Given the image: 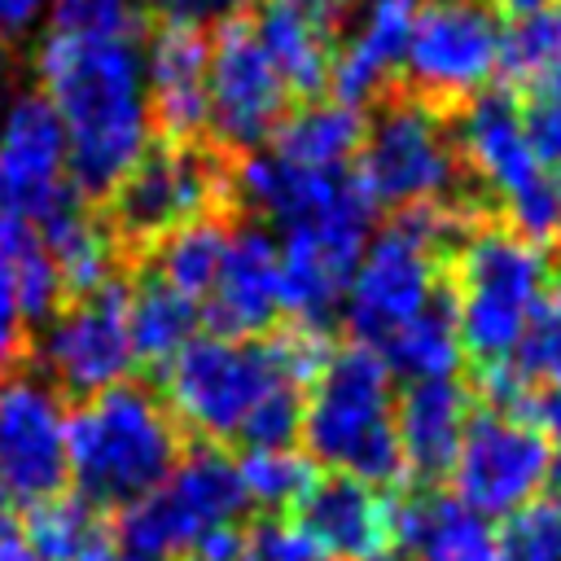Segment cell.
Masks as SVG:
<instances>
[{
	"label": "cell",
	"instance_id": "obj_1",
	"mask_svg": "<svg viewBox=\"0 0 561 561\" xmlns=\"http://www.w3.org/2000/svg\"><path fill=\"white\" fill-rule=\"evenodd\" d=\"M39 83L66 131L70 188L110 197L149 149V88L136 39L48 35Z\"/></svg>",
	"mask_w": 561,
	"mask_h": 561
},
{
	"label": "cell",
	"instance_id": "obj_2",
	"mask_svg": "<svg viewBox=\"0 0 561 561\" xmlns=\"http://www.w3.org/2000/svg\"><path fill=\"white\" fill-rule=\"evenodd\" d=\"M324 329L289 324L276 337H193L171 368L167 408L175 425L210 443H241L254 416L285 390H307L329 359Z\"/></svg>",
	"mask_w": 561,
	"mask_h": 561
},
{
	"label": "cell",
	"instance_id": "obj_3",
	"mask_svg": "<svg viewBox=\"0 0 561 561\" xmlns=\"http://www.w3.org/2000/svg\"><path fill=\"white\" fill-rule=\"evenodd\" d=\"M66 456L75 500L96 513H123L171 478L184 460V438L149 386L118 381L70 412Z\"/></svg>",
	"mask_w": 561,
	"mask_h": 561
},
{
	"label": "cell",
	"instance_id": "obj_4",
	"mask_svg": "<svg viewBox=\"0 0 561 561\" xmlns=\"http://www.w3.org/2000/svg\"><path fill=\"white\" fill-rule=\"evenodd\" d=\"M390 373L368 346H342L324 359L302 399L307 460L342 478L386 486L403 478L399 430H394V390Z\"/></svg>",
	"mask_w": 561,
	"mask_h": 561
},
{
	"label": "cell",
	"instance_id": "obj_5",
	"mask_svg": "<svg viewBox=\"0 0 561 561\" xmlns=\"http://www.w3.org/2000/svg\"><path fill=\"white\" fill-rule=\"evenodd\" d=\"M456 329L460 351L478 364V373L508 368L548 302L552 263L548 250L526 241L513 228H478L460 241L451 267Z\"/></svg>",
	"mask_w": 561,
	"mask_h": 561
},
{
	"label": "cell",
	"instance_id": "obj_6",
	"mask_svg": "<svg viewBox=\"0 0 561 561\" xmlns=\"http://www.w3.org/2000/svg\"><path fill=\"white\" fill-rule=\"evenodd\" d=\"M465 215L451 206L394 210L364 245L359 267L342 294V320L355 346L377 351L394 329L421 316L447 285V245L460 237Z\"/></svg>",
	"mask_w": 561,
	"mask_h": 561
},
{
	"label": "cell",
	"instance_id": "obj_7",
	"mask_svg": "<svg viewBox=\"0 0 561 561\" xmlns=\"http://www.w3.org/2000/svg\"><path fill=\"white\" fill-rule=\"evenodd\" d=\"M250 508L237 460L219 447H197L158 491L118 513L110 526L114 561H188L206 535L237 526Z\"/></svg>",
	"mask_w": 561,
	"mask_h": 561
},
{
	"label": "cell",
	"instance_id": "obj_8",
	"mask_svg": "<svg viewBox=\"0 0 561 561\" xmlns=\"http://www.w3.org/2000/svg\"><path fill=\"white\" fill-rule=\"evenodd\" d=\"M460 167L465 162L443 105L416 92H390L377 101V114L364 123V140L355 149V184L373 210L438 206L456 188Z\"/></svg>",
	"mask_w": 561,
	"mask_h": 561
},
{
	"label": "cell",
	"instance_id": "obj_9",
	"mask_svg": "<svg viewBox=\"0 0 561 561\" xmlns=\"http://www.w3.org/2000/svg\"><path fill=\"white\" fill-rule=\"evenodd\" d=\"M224 188L228 171L210 149H202V140H158L110 193L114 237L131 245H158L175 228L206 219Z\"/></svg>",
	"mask_w": 561,
	"mask_h": 561
},
{
	"label": "cell",
	"instance_id": "obj_10",
	"mask_svg": "<svg viewBox=\"0 0 561 561\" xmlns=\"http://www.w3.org/2000/svg\"><path fill=\"white\" fill-rule=\"evenodd\" d=\"M557 469V447L522 416L500 408L469 412L456 465L447 473L451 495L478 517H513L543 495Z\"/></svg>",
	"mask_w": 561,
	"mask_h": 561
},
{
	"label": "cell",
	"instance_id": "obj_11",
	"mask_svg": "<svg viewBox=\"0 0 561 561\" xmlns=\"http://www.w3.org/2000/svg\"><path fill=\"white\" fill-rule=\"evenodd\" d=\"M289 83L254 35V22L228 18L210 35L206 66V131L219 149L250 153L285 123Z\"/></svg>",
	"mask_w": 561,
	"mask_h": 561
},
{
	"label": "cell",
	"instance_id": "obj_12",
	"mask_svg": "<svg viewBox=\"0 0 561 561\" xmlns=\"http://www.w3.org/2000/svg\"><path fill=\"white\" fill-rule=\"evenodd\" d=\"M373 215L377 210L359 188L351 202L298 228H285V241L276 245L280 250V311H289L294 324L324 329V320L342 307V294L373 237L368 232Z\"/></svg>",
	"mask_w": 561,
	"mask_h": 561
},
{
	"label": "cell",
	"instance_id": "obj_13",
	"mask_svg": "<svg viewBox=\"0 0 561 561\" xmlns=\"http://www.w3.org/2000/svg\"><path fill=\"white\" fill-rule=\"evenodd\" d=\"M66 408L53 386L26 373L0 377V500L9 504H48L66 495L70 456H66Z\"/></svg>",
	"mask_w": 561,
	"mask_h": 561
},
{
	"label": "cell",
	"instance_id": "obj_14",
	"mask_svg": "<svg viewBox=\"0 0 561 561\" xmlns=\"http://www.w3.org/2000/svg\"><path fill=\"white\" fill-rule=\"evenodd\" d=\"M500 66V22L482 0H430L408 35L403 70L425 101L478 96Z\"/></svg>",
	"mask_w": 561,
	"mask_h": 561
},
{
	"label": "cell",
	"instance_id": "obj_15",
	"mask_svg": "<svg viewBox=\"0 0 561 561\" xmlns=\"http://www.w3.org/2000/svg\"><path fill=\"white\" fill-rule=\"evenodd\" d=\"M39 359L70 394H101L127 381L136 355L127 333V285L110 280L96 294L70 298L39 337Z\"/></svg>",
	"mask_w": 561,
	"mask_h": 561
},
{
	"label": "cell",
	"instance_id": "obj_16",
	"mask_svg": "<svg viewBox=\"0 0 561 561\" xmlns=\"http://www.w3.org/2000/svg\"><path fill=\"white\" fill-rule=\"evenodd\" d=\"M79 197L66 171V131L44 92H18L0 114V219L39 224Z\"/></svg>",
	"mask_w": 561,
	"mask_h": 561
},
{
	"label": "cell",
	"instance_id": "obj_17",
	"mask_svg": "<svg viewBox=\"0 0 561 561\" xmlns=\"http://www.w3.org/2000/svg\"><path fill=\"white\" fill-rule=\"evenodd\" d=\"M289 522L329 561H381L394 548V500L355 478H316Z\"/></svg>",
	"mask_w": 561,
	"mask_h": 561
},
{
	"label": "cell",
	"instance_id": "obj_18",
	"mask_svg": "<svg viewBox=\"0 0 561 561\" xmlns=\"http://www.w3.org/2000/svg\"><path fill=\"white\" fill-rule=\"evenodd\" d=\"M210 333L219 337H259L280 316V250L267 228L241 224L228 232L224 263L206 294Z\"/></svg>",
	"mask_w": 561,
	"mask_h": 561
},
{
	"label": "cell",
	"instance_id": "obj_19",
	"mask_svg": "<svg viewBox=\"0 0 561 561\" xmlns=\"http://www.w3.org/2000/svg\"><path fill=\"white\" fill-rule=\"evenodd\" d=\"M140 57H145V88H149V123H158L162 140L193 145L206 131L210 35L202 26L162 22Z\"/></svg>",
	"mask_w": 561,
	"mask_h": 561
},
{
	"label": "cell",
	"instance_id": "obj_20",
	"mask_svg": "<svg viewBox=\"0 0 561 561\" xmlns=\"http://www.w3.org/2000/svg\"><path fill=\"white\" fill-rule=\"evenodd\" d=\"M469 412H473V399L456 377L403 386V394L394 399L403 478H412L416 486L443 482L451 473V465H456Z\"/></svg>",
	"mask_w": 561,
	"mask_h": 561
},
{
	"label": "cell",
	"instance_id": "obj_21",
	"mask_svg": "<svg viewBox=\"0 0 561 561\" xmlns=\"http://www.w3.org/2000/svg\"><path fill=\"white\" fill-rule=\"evenodd\" d=\"M456 153L460 162L473 167V175L500 197V206H508L522 188H530L539 180V162L526 145V127H522V105L513 101V92H478L469 96L460 123H456Z\"/></svg>",
	"mask_w": 561,
	"mask_h": 561
},
{
	"label": "cell",
	"instance_id": "obj_22",
	"mask_svg": "<svg viewBox=\"0 0 561 561\" xmlns=\"http://www.w3.org/2000/svg\"><path fill=\"white\" fill-rule=\"evenodd\" d=\"M394 543H403L412 561H504L500 530L438 486H416L394 500Z\"/></svg>",
	"mask_w": 561,
	"mask_h": 561
},
{
	"label": "cell",
	"instance_id": "obj_23",
	"mask_svg": "<svg viewBox=\"0 0 561 561\" xmlns=\"http://www.w3.org/2000/svg\"><path fill=\"white\" fill-rule=\"evenodd\" d=\"M416 13H421V0H364V13L355 22L346 48H337L333 70H329V88H333L337 105L359 110L368 96H377L386 88L390 70L408 53Z\"/></svg>",
	"mask_w": 561,
	"mask_h": 561
},
{
	"label": "cell",
	"instance_id": "obj_24",
	"mask_svg": "<svg viewBox=\"0 0 561 561\" xmlns=\"http://www.w3.org/2000/svg\"><path fill=\"white\" fill-rule=\"evenodd\" d=\"M35 232H39L44 250L57 263L66 298L96 294L101 285L114 280V254H118L114 250V232L83 210V197L61 202L53 215H44L35 224Z\"/></svg>",
	"mask_w": 561,
	"mask_h": 561
},
{
	"label": "cell",
	"instance_id": "obj_25",
	"mask_svg": "<svg viewBox=\"0 0 561 561\" xmlns=\"http://www.w3.org/2000/svg\"><path fill=\"white\" fill-rule=\"evenodd\" d=\"M377 359L386 364L390 377H403L408 386L412 381H443L460 368L465 351H460V329H456V298H451V285L438 289V298L412 316L403 329H394L381 346H377Z\"/></svg>",
	"mask_w": 561,
	"mask_h": 561
},
{
	"label": "cell",
	"instance_id": "obj_26",
	"mask_svg": "<svg viewBox=\"0 0 561 561\" xmlns=\"http://www.w3.org/2000/svg\"><path fill=\"white\" fill-rule=\"evenodd\" d=\"M197 320H202V307L193 298H184L180 289H171L167 280H158L153 272L140 276L136 289H127L131 355L145 368L167 373L171 359L197 337Z\"/></svg>",
	"mask_w": 561,
	"mask_h": 561
},
{
	"label": "cell",
	"instance_id": "obj_27",
	"mask_svg": "<svg viewBox=\"0 0 561 561\" xmlns=\"http://www.w3.org/2000/svg\"><path fill=\"white\" fill-rule=\"evenodd\" d=\"M276 153L298 162V167H316V171H337L346 167V158H355L359 140H364V118L351 105L337 101H311L294 114H285V123L272 136Z\"/></svg>",
	"mask_w": 561,
	"mask_h": 561
},
{
	"label": "cell",
	"instance_id": "obj_28",
	"mask_svg": "<svg viewBox=\"0 0 561 561\" xmlns=\"http://www.w3.org/2000/svg\"><path fill=\"white\" fill-rule=\"evenodd\" d=\"M26 535L44 561H114L110 526L75 495H57L26 513Z\"/></svg>",
	"mask_w": 561,
	"mask_h": 561
},
{
	"label": "cell",
	"instance_id": "obj_29",
	"mask_svg": "<svg viewBox=\"0 0 561 561\" xmlns=\"http://www.w3.org/2000/svg\"><path fill=\"white\" fill-rule=\"evenodd\" d=\"M228 224L206 215L197 224L175 228L171 237H162L153 245V276L167 280L171 289H180L184 298H206L215 285V272L224 263V245H228Z\"/></svg>",
	"mask_w": 561,
	"mask_h": 561
},
{
	"label": "cell",
	"instance_id": "obj_30",
	"mask_svg": "<svg viewBox=\"0 0 561 561\" xmlns=\"http://www.w3.org/2000/svg\"><path fill=\"white\" fill-rule=\"evenodd\" d=\"M0 254L13 272V289H18V307H22V320L26 324H39V320H53L66 302V289H61V276H57V263L53 254L44 250L35 224H22V219H0Z\"/></svg>",
	"mask_w": 561,
	"mask_h": 561
},
{
	"label": "cell",
	"instance_id": "obj_31",
	"mask_svg": "<svg viewBox=\"0 0 561 561\" xmlns=\"http://www.w3.org/2000/svg\"><path fill=\"white\" fill-rule=\"evenodd\" d=\"M237 469H241L250 504H259L267 517H289L316 482V465L294 447H285V451H241Z\"/></svg>",
	"mask_w": 561,
	"mask_h": 561
},
{
	"label": "cell",
	"instance_id": "obj_32",
	"mask_svg": "<svg viewBox=\"0 0 561 561\" xmlns=\"http://www.w3.org/2000/svg\"><path fill=\"white\" fill-rule=\"evenodd\" d=\"M561 53V4H548L539 13L513 18L508 31H500V75L508 83H539L543 70Z\"/></svg>",
	"mask_w": 561,
	"mask_h": 561
},
{
	"label": "cell",
	"instance_id": "obj_33",
	"mask_svg": "<svg viewBox=\"0 0 561 561\" xmlns=\"http://www.w3.org/2000/svg\"><path fill=\"white\" fill-rule=\"evenodd\" d=\"M500 552L504 561H561V486L504 517Z\"/></svg>",
	"mask_w": 561,
	"mask_h": 561
},
{
	"label": "cell",
	"instance_id": "obj_34",
	"mask_svg": "<svg viewBox=\"0 0 561 561\" xmlns=\"http://www.w3.org/2000/svg\"><path fill=\"white\" fill-rule=\"evenodd\" d=\"M53 35L131 39L140 26V0H48Z\"/></svg>",
	"mask_w": 561,
	"mask_h": 561
},
{
	"label": "cell",
	"instance_id": "obj_35",
	"mask_svg": "<svg viewBox=\"0 0 561 561\" xmlns=\"http://www.w3.org/2000/svg\"><path fill=\"white\" fill-rule=\"evenodd\" d=\"M526 386H543V381H557L561 386V267L548 285V302L543 311L535 316L517 359L508 364Z\"/></svg>",
	"mask_w": 561,
	"mask_h": 561
},
{
	"label": "cell",
	"instance_id": "obj_36",
	"mask_svg": "<svg viewBox=\"0 0 561 561\" xmlns=\"http://www.w3.org/2000/svg\"><path fill=\"white\" fill-rule=\"evenodd\" d=\"M237 561H320V552L289 517L263 513L250 530H241V557Z\"/></svg>",
	"mask_w": 561,
	"mask_h": 561
},
{
	"label": "cell",
	"instance_id": "obj_37",
	"mask_svg": "<svg viewBox=\"0 0 561 561\" xmlns=\"http://www.w3.org/2000/svg\"><path fill=\"white\" fill-rule=\"evenodd\" d=\"M522 127H526V145H530L535 162L543 171H561V101L535 96L522 110Z\"/></svg>",
	"mask_w": 561,
	"mask_h": 561
},
{
	"label": "cell",
	"instance_id": "obj_38",
	"mask_svg": "<svg viewBox=\"0 0 561 561\" xmlns=\"http://www.w3.org/2000/svg\"><path fill=\"white\" fill-rule=\"evenodd\" d=\"M508 412H513V416H522V421H530V425H535L552 447H561V386H557V381L526 386Z\"/></svg>",
	"mask_w": 561,
	"mask_h": 561
},
{
	"label": "cell",
	"instance_id": "obj_39",
	"mask_svg": "<svg viewBox=\"0 0 561 561\" xmlns=\"http://www.w3.org/2000/svg\"><path fill=\"white\" fill-rule=\"evenodd\" d=\"M140 4L153 9L162 22L206 26V22H228V18H237V9H245L250 0H140Z\"/></svg>",
	"mask_w": 561,
	"mask_h": 561
},
{
	"label": "cell",
	"instance_id": "obj_40",
	"mask_svg": "<svg viewBox=\"0 0 561 561\" xmlns=\"http://www.w3.org/2000/svg\"><path fill=\"white\" fill-rule=\"evenodd\" d=\"M22 333H26V320H22V307H18V289H13V272L0 254V368H9L22 351Z\"/></svg>",
	"mask_w": 561,
	"mask_h": 561
},
{
	"label": "cell",
	"instance_id": "obj_41",
	"mask_svg": "<svg viewBox=\"0 0 561 561\" xmlns=\"http://www.w3.org/2000/svg\"><path fill=\"white\" fill-rule=\"evenodd\" d=\"M44 13L48 0H0V39H22Z\"/></svg>",
	"mask_w": 561,
	"mask_h": 561
},
{
	"label": "cell",
	"instance_id": "obj_42",
	"mask_svg": "<svg viewBox=\"0 0 561 561\" xmlns=\"http://www.w3.org/2000/svg\"><path fill=\"white\" fill-rule=\"evenodd\" d=\"M0 561H44L26 535V526L18 517H9V508L0 504Z\"/></svg>",
	"mask_w": 561,
	"mask_h": 561
},
{
	"label": "cell",
	"instance_id": "obj_43",
	"mask_svg": "<svg viewBox=\"0 0 561 561\" xmlns=\"http://www.w3.org/2000/svg\"><path fill=\"white\" fill-rule=\"evenodd\" d=\"M548 4H557V0H491V13L500 9V13H508V18H526V13H539V9H548Z\"/></svg>",
	"mask_w": 561,
	"mask_h": 561
},
{
	"label": "cell",
	"instance_id": "obj_44",
	"mask_svg": "<svg viewBox=\"0 0 561 561\" xmlns=\"http://www.w3.org/2000/svg\"><path fill=\"white\" fill-rule=\"evenodd\" d=\"M535 96H548V101H561V53H557V61L543 70V79L535 83Z\"/></svg>",
	"mask_w": 561,
	"mask_h": 561
},
{
	"label": "cell",
	"instance_id": "obj_45",
	"mask_svg": "<svg viewBox=\"0 0 561 561\" xmlns=\"http://www.w3.org/2000/svg\"><path fill=\"white\" fill-rule=\"evenodd\" d=\"M381 561H399V557H381Z\"/></svg>",
	"mask_w": 561,
	"mask_h": 561
},
{
	"label": "cell",
	"instance_id": "obj_46",
	"mask_svg": "<svg viewBox=\"0 0 561 561\" xmlns=\"http://www.w3.org/2000/svg\"><path fill=\"white\" fill-rule=\"evenodd\" d=\"M320 561H329V557H320Z\"/></svg>",
	"mask_w": 561,
	"mask_h": 561
},
{
	"label": "cell",
	"instance_id": "obj_47",
	"mask_svg": "<svg viewBox=\"0 0 561 561\" xmlns=\"http://www.w3.org/2000/svg\"><path fill=\"white\" fill-rule=\"evenodd\" d=\"M0 504H4V500H0Z\"/></svg>",
	"mask_w": 561,
	"mask_h": 561
}]
</instances>
